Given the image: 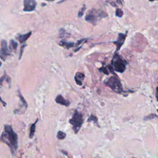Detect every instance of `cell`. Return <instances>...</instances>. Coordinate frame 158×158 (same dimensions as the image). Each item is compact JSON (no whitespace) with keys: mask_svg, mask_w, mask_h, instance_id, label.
<instances>
[{"mask_svg":"<svg viewBox=\"0 0 158 158\" xmlns=\"http://www.w3.org/2000/svg\"><path fill=\"white\" fill-rule=\"evenodd\" d=\"M66 1V0H62V1H59L58 3H62V2H64V1Z\"/></svg>","mask_w":158,"mask_h":158,"instance_id":"4dcf8cb0","label":"cell"},{"mask_svg":"<svg viewBox=\"0 0 158 158\" xmlns=\"http://www.w3.org/2000/svg\"><path fill=\"white\" fill-rule=\"evenodd\" d=\"M46 1H55V0H46Z\"/></svg>","mask_w":158,"mask_h":158,"instance_id":"1f68e13d","label":"cell"},{"mask_svg":"<svg viewBox=\"0 0 158 158\" xmlns=\"http://www.w3.org/2000/svg\"><path fill=\"white\" fill-rule=\"evenodd\" d=\"M31 31H29V32H28L27 34H19L18 36H17V39L19 40V42L20 43H24L26 42L27 40L29 39V38L31 36Z\"/></svg>","mask_w":158,"mask_h":158,"instance_id":"7c38bea8","label":"cell"},{"mask_svg":"<svg viewBox=\"0 0 158 158\" xmlns=\"http://www.w3.org/2000/svg\"><path fill=\"white\" fill-rule=\"evenodd\" d=\"M0 102H1V103L3 105V106H6V102L1 99V97H0Z\"/></svg>","mask_w":158,"mask_h":158,"instance_id":"484cf974","label":"cell"},{"mask_svg":"<svg viewBox=\"0 0 158 158\" xmlns=\"http://www.w3.org/2000/svg\"><path fill=\"white\" fill-rule=\"evenodd\" d=\"M23 5H24L23 11L31 12L35 11L37 6V2L35 0H24Z\"/></svg>","mask_w":158,"mask_h":158,"instance_id":"8992f818","label":"cell"},{"mask_svg":"<svg viewBox=\"0 0 158 158\" xmlns=\"http://www.w3.org/2000/svg\"><path fill=\"white\" fill-rule=\"evenodd\" d=\"M110 4H111L113 6H114V7H116V6H117V4H116L114 2H113V1H112V2H110Z\"/></svg>","mask_w":158,"mask_h":158,"instance_id":"83f0119b","label":"cell"},{"mask_svg":"<svg viewBox=\"0 0 158 158\" xmlns=\"http://www.w3.org/2000/svg\"><path fill=\"white\" fill-rule=\"evenodd\" d=\"M85 10H86V6H85V5H83V7H82V8L80 11H79V12H78V18H82L83 16V13H84Z\"/></svg>","mask_w":158,"mask_h":158,"instance_id":"44dd1931","label":"cell"},{"mask_svg":"<svg viewBox=\"0 0 158 158\" xmlns=\"http://www.w3.org/2000/svg\"><path fill=\"white\" fill-rule=\"evenodd\" d=\"M99 70L101 72H102L104 74L106 75H109L110 73H111L113 74H114V75H117L114 72V70L111 66V65H108L107 66H102V67L99 69Z\"/></svg>","mask_w":158,"mask_h":158,"instance_id":"9c48e42d","label":"cell"},{"mask_svg":"<svg viewBox=\"0 0 158 158\" xmlns=\"http://www.w3.org/2000/svg\"><path fill=\"white\" fill-rule=\"evenodd\" d=\"M46 4H42V6H46Z\"/></svg>","mask_w":158,"mask_h":158,"instance_id":"e575fe53","label":"cell"},{"mask_svg":"<svg viewBox=\"0 0 158 158\" xmlns=\"http://www.w3.org/2000/svg\"><path fill=\"white\" fill-rule=\"evenodd\" d=\"M62 153H63V154H65L66 156H67V153L66 152V151H63V150H62V151H61Z\"/></svg>","mask_w":158,"mask_h":158,"instance_id":"f546056e","label":"cell"},{"mask_svg":"<svg viewBox=\"0 0 158 158\" xmlns=\"http://www.w3.org/2000/svg\"><path fill=\"white\" fill-rule=\"evenodd\" d=\"M127 31L125 34H122V33L118 34L117 40L112 42V43H114V45H116V52L119 51L120 49L121 48V47L124 45V43L125 42L126 37H127Z\"/></svg>","mask_w":158,"mask_h":158,"instance_id":"52a82bcc","label":"cell"},{"mask_svg":"<svg viewBox=\"0 0 158 158\" xmlns=\"http://www.w3.org/2000/svg\"><path fill=\"white\" fill-rule=\"evenodd\" d=\"M59 46L64 47L66 49H70L71 48H73L75 46V43L73 42H66L65 40H62L59 42Z\"/></svg>","mask_w":158,"mask_h":158,"instance_id":"4fadbf2b","label":"cell"},{"mask_svg":"<svg viewBox=\"0 0 158 158\" xmlns=\"http://www.w3.org/2000/svg\"><path fill=\"white\" fill-rule=\"evenodd\" d=\"M38 119L37 118V121L31 125L30 126V133H29V137L30 138L32 139L35 135V130H36V125H37V123L38 122Z\"/></svg>","mask_w":158,"mask_h":158,"instance_id":"5bb4252c","label":"cell"},{"mask_svg":"<svg viewBox=\"0 0 158 158\" xmlns=\"http://www.w3.org/2000/svg\"><path fill=\"white\" fill-rule=\"evenodd\" d=\"M56 102H57V103L61 105L65 106L66 107L69 106L70 103L69 101L64 99V98L63 97L62 95H61V94H59V95H58L57 97L56 98Z\"/></svg>","mask_w":158,"mask_h":158,"instance_id":"30bf717a","label":"cell"},{"mask_svg":"<svg viewBox=\"0 0 158 158\" xmlns=\"http://www.w3.org/2000/svg\"><path fill=\"white\" fill-rule=\"evenodd\" d=\"M27 46V45H23L21 48H20V54H19V59L20 60L22 56V54H23V51H24V48H26V47Z\"/></svg>","mask_w":158,"mask_h":158,"instance_id":"7402d4cb","label":"cell"},{"mask_svg":"<svg viewBox=\"0 0 158 158\" xmlns=\"http://www.w3.org/2000/svg\"><path fill=\"white\" fill-rule=\"evenodd\" d=\"M127 62L121 58L120 55L115 53L111 61V66L116 72L123 73L125 72Z\"/></svg>","mask_w":158,"mask_h":158,"instance_id":"3957f363","label":"cell"},{"mask_svg":"<svg viewBox=\"0 0 158 158\" xmlns=\"http://www.w3.org/2000/svg\"><path fill=\"white\" fill-rule=\"evenodd\" d=\"M117 3H118V4L123 5V4H122V0H117Z\"/></svg>","mask_w":158,"mask_h":158,"instance_id":"4316f807","label":"cell"},{"mask_svg":"<svg viewBox=\"0 0 158 158\" xmlns=\"http://www.w3.org/2000/svg\"><path fill=\"white\" fill-rule=\"evenodd\" d=\"M1 140L9 146L12 154L14 155L15 151L18 148V137L11 125H4V133L2 134Z\"/></svg>","mask_w":158,"mask_h":158,"instance_id":"6da1fadb","label":"cell"},{"mask_svg":"<svg viewBox=\"0 0 158 158\" xmlns=\"http://www.w3.org/2000/svg\"><path fill=\"white\" fill-rule=\"evenodd\" d=\"M18 45V43L14 41V40H11V47H12V49L14 50L15 51V50H17Z\"/></svg>","mask_w":158,"mask_h":158,"instance_id":"ffe728a7","label":"cell"},{"mask_svg":"<svg viewBox=\"0 0 158 158\" xmlns=\"http://www.w3.org/2000/svg\"><path fill=\"white\" fill-rule=\"evenodd\" d=\"M157 116L156 114H151L150 115H148L147 116H145L144 117V121H148V120H151V119H153L154 118H157Z\"/></svg>","mask_w":158,"mask_h":158,"instance_id":"ac0fdd59","label":"cell"},{"mask_svg":"<svg viewBox=\"0 0 158 158\" xmlns=\"http://www.w3.org/2000/svg\"><path fill=\"white\" fill-rule=\"evenodd\" d=\"M149 1H156V0H149Z\"/></svg>","mask_w":158,"mask_h":158,"instance_id":"836d02e7","label":"cell"},{"mask_svg":"<svg viewBox=\"0 0 158 158\" xmlns=\"http://www.w3.org/2000/svg\"><path fill=\"white\" fill-rule=\"evenodd\" d=\"M83 115L80 112H78L77 110H75L72 118L69 120L70 124L73 126V130L75 134H77L80 130L82 125L83 123Z\"/></svg>","mask_w":158,"mask_h":158,"instance_id":"5b68a950","label":"cell"},{"mask_svg":"<svg viewBox=\"0 0 158 158\" xmlns=\"http://www.w3.org/2000/svg\"><path fill=\"white\" fill-rule=\"evenodd\" d=\"M107 17L108 14L105 11L96 9H91L86 13L85 20L90 23L93 26H96L102 18Z\"/></svg>","mask_w":158,"mask_h":158,"instance_id":"7a4b0ae2","label":"cell"},{"mask_svg":"<svg viewBox=\"0 0 158 158\" xmlns=\"http://www.w3.org/2000/svg\"><path fill=\"white\" fill-rule=\"evenodd\" d=\"M86 40H87V39L83 38V39L80 40H78V41L77 42V43L75 44V46H79V45H80L82 42H86Z\"/></svg>","mask_w":158,"mask_h":158,"instance_id":"cb8c5ba5","label":"cell"},{"mask_svg":"<svg viewBox=\"0 0 158 158\" xmlns=\"http://www.w3.org/2000/svg\"><path fill=\"white\" fill-rule=\"evenodd\" d=\"M6 77H7L6 74L4 73V74L3 75V76H2L1 77H0V86H1L3 84V82L6 80Z\"/></svg>","mask_w":158,"mask_h":158,"instance_id":"603a6c76","label":"cell"},{"mask_svg":"<svg viewBox=\"0 0 158 158\" xmlns=\"http://www.w3.org/2000/svg\"><path fill=\"white\" fill-rule=\"evenodd\" d=\"M123 15H124V12L122 11V10L119 9V8H117L116 11V15L117 17L118 18H122L123 16Z\"/></svg>","mask_w":158,"mask_h":158,"instance_id":"d6986e66","label":"cell"},{"mask_svg":"<svg viewBox=\"0 0 158 158\" xmlns=\"http://www.w3.org/2000/svg\"><path fill=\"white\" fill-rule=\"evenodd\" d=\"M66 137V134L62 131H59L57 134V138L58 140H64Z\"/></svg>","mask_w":158,"mask_h":158,"instance_id":"e0dca14e","label":"cell"},{"mask_svg":"<svg viewBox=\"0 0 158 158\" xmlns=\"http://www.w3.org/2000/svg\"><path fill=\"white\" fill-rule=\"evenodd\" d=\"M6 81L7 82H8V83H9V85H11V78H10V77H6Z\"/></svg>","mask_w":158,"mask_h":158,"instance_id":"d4e9b609","label":"cell"},{"mask_svg":"<svg viewBox=\"0 0 158 158\" xmlns=\"http://www.w3.org/2000/svg\"><path fill=\"white\" fill-rule=\"evenodd\" d=\"M105 83L116 93L120 94L124 91L122 83L119 78L117 77V75L110 77Z\"/></svg>","mask_w":158,"mask_h":158,"instance_id":"277c9868","label":"cell"},{"mask_svg":"<svg viewBox=\"0 0 158 158\" xmlns=\"http://www.w3.org/2000/svg\"><path fill=\"white\" fill-rule=\"evenodd\" d=\"M1 54L3 55V56L5 59L4 57L7 56H10L11 54L10 52L8 50V48H7V42L5 40H3L1 41Z\"/></svg>","mask_w":158,"mask_h":158,"instance_id":"ba28073f","label":"cell"},{"mask_svg":"<svg viewBox=\"0 0 158 158\" xmlns=\"http://www.w3.org/2000/svg\"><path fill=\"white\" fill-rule=\"evenodd\" d=\"M0 58H1V59H3L4 60V57L3 56V55H2V54H1V50H0Z\"/></svg>","mask_w":158,"mask_h":158,"instance_id":"f1b7e54d","label":"cell"},{"mask_svg":"<svg viewBox=\"0 0 158 158\" xmlns=\"http://www.w3.org/2000/svg\"><path fill=\"white\" fill-rule=\"evenodd\" d=\"M94 122V123L98 127H99V125H98V118L95 116H94L93 114H91L90 117L89 118V119H88V122Z\"/></svg>","mask_w":158,"mask_h":158,"instance_id":"2e32d148","label":"cell"},{"mask_svg":"<svg viewBox=\"0 0 158 158\" xmlns=\"http://www.w3.org/2000/svg\"><path fill=\"white\" fill-rule=\"evenodd\" d=\"M18 96H19V97L20 98V99L21 102H22L23 106H24V108H26V109H27V107H28L27 102V101H26V99H24V98H23V96L22 95V94H21V93L20 92L19 90V94H18Z\"/></svg>","mask_w":158,"mask_h":158,"instance_id":"9a60e30c","label":"cell"},{"mask_svg":"<svg viewBox=\"0 0 158 158\" xmlns=\"http://www.w3.org/2000/svg\"><path fill=\"white\" fill-rule=\"evenodd\" d=\"M1 66H2V62L1 61H0V67H1Z\"/></svg>","mask_w":158,"mask_h":158,"instance_id":"d6a6232c","label":"cell"},{"mask_svg":"<svg viewBox=\"0 0 158 158\" xmlns=\"http://www.w3.org/2000/svg\"><path fill=\"white\" fill-rule=\"evenodd\" d=\"M84 78H85V75H84V74H83L82 72H77L75 75V77H74L76 83L78 85H80V86L82 85V84H83Z\"/></svg>","mask_w":158,"mask_h":158,"instance_id":"8fae6325","label":"cell"}]
</instances>
